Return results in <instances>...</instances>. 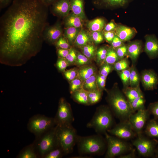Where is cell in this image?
Segmentation results:
<instances>
[{
	"label": "cell",
	"instance_id": "obj_1",
	"mask_svg": "<svg viewBox=\"0 0 158 158\" xmlns=\"http://www.w3.org/2000/svg\"><path fill=\"white\" fill-rule=\"evenodd\" d=\"M49 7L43 0H13L0 17L1 63L20 66L40 51Z\"/></svg>",
	"mask_w": 158,
	"mask_h": 158
},
{
	"label": "cell",
	"instance_id": "obj_2",
	"mask_svg": "<svg viewBox=\"0 0 158 158\" xmlns=\"http://www.w3.org/2000/svg\"><path fill=\"white\" fill-rule=\"evenodd\" d=\"M106 100L113 114L121 121L128 120L134 113L129 101L117 85L107 92Z\"/></svg>",
	"mask_w": 158,
	"mask_h": 158
},
{
	"label": "cell",
	"instance_id": "obj_3",
	"mask_svg": "<svg viewBox=\"0 0 158 158\" xmlns=\"http://www.w3.org/2000/svg\"><path fill=\"white\" fill-rule=\"evenodd\" d=\"M76 144L79 153L82 155H102L107 148L105 138L97 134L86 136L78 135Z\"/></svg>",
	"mask_w": 158,
	"mask_h": 158
},
{
	"label": "cell",
	"instance_id": "obj_4",
	"mask_svg": "<svg viewBox=\"0 0 158 158\" xmlns=\"http://www.w3.org/2000/svg\"><path fill=\"white\" fill-rule=\"evenodd\" d=\"M113 115L108 106H100L97 108L87 127L94 129L97 134H104L112 128L114 123Z\"/></svg>",
	"mask_w": 158,
	"mask_h": 158
},
{
	"label": "cell",
	"instance_id": "obj_5",
	"mask_svg": "<svg viewBox=\"0 0 158 158\" xmlns=\"http://www.w3.org/2000/svg\"><path fill=\"white\" fill-rule=\"evenodd\" d=\"M56 135L58 146L62 150L64 155L72 152L76 144L78 136L76 130L72 125L57 126Z\"/></svg>",
	"mask_w": 158,
	"mask_h": 158
},
{
	"label": "cell",
	"instance_id": "obj_6",
	"mask_svg": "<svg viewBox=\"0 0 158 158\" xmlns=\"http://www.w3.org/2000/svg\"><path fill=\"white\" fill-rule=\"evenodd\" d=\"M107 142V151L105 157L113 158L129 152L133 149L132 145L124 140L107 132L104 134Z\"/></svg>",
	"mask_w": 158,
	"mask_h": 158
},
{
	"label": "cell",
	"instance_id": "obj_7",
	"mask_svg": "<svg viewBox=\"0 0 158 158\" xmlns=\"http://www.w3.org/2000/svg\"><path fill=\"white\" fill-rule=\"evenodd\" d=\"M56 129V126L39 136L40 138L35 146L38 155L43 158L48 152L59 146Z\"/></svg>",
	"mask_w": 158,
	"mask_h": 158
},
{
	"label": "cell",
	"instance_id": "obj_8",
	"mask_svg": "<svg viewBox=\"0 0 158 158\" xmlns=\"http://www.w3.org/2000/svg\"><path fill=\"white\" fill-rule=\"evenodd\" d=\"M55 126L54 118L38 114L30 119L28 128L30 132L39 137Z\"/></svg>",
	"mask_w": 158,
	"mask_h": 158
},
{
	"label": "cell",
	"instance_id": "obj_9",
	"mask_svg": "<svg viewBox=\"0 0 158 158\" xmlns=\"http://www.w3.org/2000/svg\"><path fill=\"white\" fill-rule=\"evenodd\" d=\"M158 144V141L156 139H150L143 135L142 133L137 135L132 141L133 145L135 147L139 154L146 157L154 156Z\"/></svg>",
	"mask_w": 158,
	"mask_h": 158
},
{
	"label": "cell",
	"instance_id": "obj_10",
	"mask_svg": "<svg viewBox=\"0 0 158 158\" xmlns=\"http://www.w3.org/2000/svg\"><path fill=\"white\" fill-rule=\"evenodd\" d=\"M54 118L56 126H58L72 125L74 121L71 106L63 98L59 101L57 112Z\"/></svg>",
	"mask_w": 158,
	"mask_h": 158
},
{
	"label": "cell",
	"instance_id": "obj_11",
	"mask_svg": "<svg viewBox=\"0 0 158 158\" xmlns=\"http://www.w3.org/2000/svg\"><path fill=\"white\" fill-rule=\"evenodd\" d=\"M107 132L123 140L132 139L137 136L128 120L121 121L108 130Z\"/></svg>",
	"mask_w": 158,
	"mask_h": 158
},
{
	"label": "cell",
	"instance_id": "obj_12",
	"mask_svg": "<svg viewBox=\"0 0 158 158\" xmlns=\"http://www.w3.org/2000/svg\"><path fill=\"white\" fill-rule=\"evenodd\" d=\"M150 115L147 109L145 108L132 114L129 117L128 121L137 135L142 133Z\"/></svg>",
	"mask_w": 158,
	"mask_h": 158
},
{
	"label": "cell",
	"instance_id": "obj_13",
	"mask_svg": "<svg viewBox=\"0 0 158 158\" xmlns=\"http://www.w3.org/2000/svg\"><path fill=\"white\" fill-rule=\"evenodd\" d=\"M63 30L61 23L57 22L54 25L47 26L43 35L44 40L50 44H54L63 35Z\"/></svg>",
	"mask_w": 158,
	"mask_h": 158
},
{
	"label": "cell",
	"instance_id": "obj_14",
	"mask_svg": "<svg viewBox=\"0 0 158 158\" xmlns=\"http://www.w3.org/2000/svg\"><path fill=\"white\" fill-rule=\"evenodd\" d=\"M141 80L145 90H153L158 85V76L152 70H145L142 72Z\"/></svg>",
	"mask_w": 158,
	"mask_h": 158
},
{
	"label": "cell",
	"instance_id": "obj_15",
	"mask_svg": "<svg viewBox=\"0 0 158 158\" xmlns=\"http://www.w3.org/2000/svg\"><path fill=\"white\" fill-rule=\"evenodd\" d=\"M50 6L52 13L60 17L65 18L71 11L70 0H58Z\"/></svg>",
	"mask_w": 158,
	"mask_h": 158
},
{
	"label": "cell",
	"instance_id": "obj_16",
	"mask_svg": "<svg viewBox=\"0 0 158 158\" xmlns=\"http://www.w3.org/2000/svg\"><path fill=\"white\" fill-rule=\"evenodd\" d=\"M145 51L149 58L153 59L158 57V39L154 35L145 37Z\"/></svg>",
	"mask_w": 158,
	"mask_h": 158
},
{
	"label": "cell",
	"instance_id": "obj_17",
	"mask_svg": "<svg viewBox=\"0 0 158 158\" xmlns=\"http://www.w3.org/2000/svg\"><path fill=\"white\" fill-rule=\"evenodd\" d=\"M132 0H93L96 6L107 8H113L126 6Z\"/></svg>",
	"mask_w": 158,
	"mask_h": 158
},
{
	"label": "cell",
	"instance_id": "obj_18",
	"mask_svg": "<svg viewBox=\"0 0 158 158\" xmlns=\"http://www.w3.org/2000/svg\"><path fill=\"white\" fill-rule=\"evenodd\" d=\"M114 31L115 35L123 42L130 40L136 33L134 28L122 25H117Z\"/></svg>",
	"mask_w": 158,
	"mask_h": 158
},
{
	"label": "cell",
	"instance_id": "obj_19",
	"mask_svg": "<svg viewBox=\"0 0 158 158\" xmlns=\"http://www.w3.org/2000/svg\"><path fill=\"white\" fill-rule=\"evenodd\" d=\"M127 56L133 63L137 61L142 50V44L140 41L136 40L130 42L127 45Z\"/></svg>",
	"mask_w": 158,
	"mask_h": 158
},
{
	"label": "cell",
	"instance_id": "obj_20",
	"mask_svg": "<svg viewBox=\"0 0 158 158\" xmlns=\"http://www.w3.org/2000/svg\"><path fill=\"white\" fill-rule=\"evenodd\" d=\"M71 11L83 20L85 18L84 12V0H70Z\"/></svg>",
	"mask_w": 158,
	"mask_h": 158
},
{
	"label": "cell",
	"instance_id": "obj_21",
	"mask_svg": "<svg viewBox=\"0 0 158 158\" xmlns=\"http://www.w3.org/2000/svg\"><path fill=\"white\" fill-rule=\"evenodd\" d=\"M145 132L148 137L158 139V121L154 118L149 121L146 126Z\"/></svg>",
	"mask_w": 158,
	"mask_h": 158
},
{
	"label": "cell",
	"instance_id": "obj_22",
	"mask_svg": "<svg viewBox=\"0 0 158 158\" xmlns=\"http://www.w3.org/2000/svg\"><path fill=\"white\" fill-rule=\"evenodd\" d=\"M64 24L66 28H80L83 25V19L73 13L69 14L64 18Z\"/></svg>",
	"mask_w": 158,
	"mask_h": 158
},
{
	"label": "cell",
	"instance_id": "obj_23",
	"mask_svg": "<svg viewBox=\"0 0 158 158\" xmlns=\"http://www.w3.org/2000/svg\"><path fill=\"white\" fill-rule=\"evenodd\" d=\"M122 92L129 102L143 95L139 85L134 87L128 86L124 87Z\"/></svg>",
	"mask_w": 158,
	"mask_h": 158
},
{
	"label": "cell",
	"instance_id": "obj_24",
	"mask_svg": "<svg viewBox=\"0 0 158 158\" xmlns=\"http://www.w3.org/2000/svg\"><path fill=\"white\" fill-rule=\"evenodd\" d=\"M88 91L83 88L72 93L71 96L78 103L88 105Z\"/></svg>",
	"mask_w": 158,
	"mask_h": 158
},
{
	"label": "cell",
	"instance_id": "obj_25",
	"mask_svg": "<svg viewBox=\"0 0 158 158\" xmlns=\"http://www.w3.org/2000/svg\"><path fill=\"white\" fill-rule=\"evenodd\" d=\"M91 36L83 29L80 30L75 40V44L81 47L88 44L91 43Z\"/></svg>",
	"mask_w": 158,
	"mask_h": 158
},
{
	"label": "cell",
	"instance_id": "obj_26",
	"mask_svg": "<svg viewBox=\"0 0 158 158\" xmlns=\"http://www.w3.org/2000/svg\"><path fill=\"white\" fill-rule=\"evenodd\" d=\"M105 24L104 20L98 18L89 21L87 24V27L91 32L101 31L104 28Z\"/></svg>",
	"mask_w": 158,
	"mask_h": 158
},
{
	"label": "cell",
	"instance_id": "obj_27",
	"mask_svg": "<svg viewBox=\"0 0 158 158\" xmlns=\"http://www.w3.org/2000/svg\"><path fill=\"white\" fill-rule=\"evenodd\" d=\"M95 68L92 66L85 65L82 66L78 70V76L84 81L95 73Z\"/></svg>",
	"mask_w": 158,
	"mask_h": 158
},
{
	"label": "cell",
	"instance_id": "obj_28",
	"mask_svg": "<svg viewBox=\"0 0 158 158\" xmlns=\"http://www.w3.org/2000/svg\"><path fill=\"white\" fill-rule=\"evenodd\" d=\"M38 155L34 145L32 144L25 147L17 156L18 158H36Z\"/></svg>",
	"mask_w": 158,
	"mask_h": 158
},
{
	"label": "cell",
	"instance_id": "obj_29",
	"mask_svg": "<svg viewBox=\"0 0 158 158\" xmlns=\"http://www.w3.org/2000/svg\"><path fill=\"white\" fill-rule=\"evenodd\" d=\"M80 30V28L73 27L66 28L63 35L67 40L69 43L71 44L74 43Z\"/></svg>",
	"mask_w": 158,
	"mask_h": 158
},
{
	"label": "cell",
	"instance_id": "obj_30",
	"mask_svg": "<svg viewBox=\"0 0 158 158\" xmlns=\"http://www.w3.org/2000/svg\"><path fill=\"white\" fill-rule=\"evenodd\" d=\"M102 91L99 88L88 91V105L96 104L100 100L102 95Z\"/></svg>",
	"mask_w": 158,
	"mask_h": 158
},
{
	"label": "cell",
	"instance_id": "obj_31",
	"mask_svg": "<svg viewBox=\"0 0 158 158\" xmlns=\"http://www.w3.org/2000/svg\"><path fill=\"white\" fill-rule=\"evenodd\" d=\"M145 99L143 95L129 102L133 113L145 108Z\"/></svg>",
	"mask_w": 158,
	"mask_h": 158
},
{
	"label": "cell",
	"instance_id": "obj_32",
	"mask_svg": "<svg viewBox=\"0 0 158 158\" xmlns=\"http://www.w3.org/2000/svg\"><path fill=\"white\" fill-rule=\"evenodd\" d=\"M141 77L135 67L132 65L130 68L129 85L132 87L139 85Z\"/></svg>",
	"mask_w": 158,
	"mask_h": 158
},
{
	"label": "cell",
	"instance_id": "obj_33",
	"mask_svg": "<svg viewBox=\"0 0 158 158\" xmlns=\"http://www.w3.org/2000/svg\"><path fill=\"white\" fill-rule=\"evenodd\" d=\"M97 76L95 73L86 79L84 82L83 88L88 91L99 88L97 82Z\"/></svg>",
	"mask_w": 158,
	"mask_h": 158
},
{
	"label": "cell",
	"instance_id": "obj_34",
	"mask_svg": "<svg viewBox=\"0 0 158 158\" xmlns=\"http://www.w3.org/2000/svg\"><path fill=\"white\" fill-rule=\"evenodd\" d=\"M119 60L115 50L112 47H109L107 56L103 63L113 65Z\"/></svg>",
	"mask_w": 158,
	"mask_h": 158
},
{
	"label": "cell",
	"instance_id": "obj_35",
	"mask_svg": "<svg viewBox=\"0 0 158 158\" xmlns=\"http://www.w3.org/2000/svg\"><path fill=\"white\" fill-rule=\"evenodd\" d=\"M84 55L90 59H93L96 56L97 49L95 46L91 43L81 47Z\"/></svg>",
	"mask_w": 158,
	"mask_h": 158
},
{
	"label": "cell",
	"instance_id": "obj_36",
	"mask_svg": "<svg viewBox=\"0 0 158 158\" xmlns=\"http://www.w3.org/2000/svg\"><path fill=\"white\" fill-rule=\"evenodd\" d=\"M109 47L103 46L99 48L97 51L96 57L97 62L102 65L106 58Z\"/></svg>",
	"mask_w": 158,
	"mask_h": 158
},
{
	"label": "cell",
	"instance_id": "obj_37",
	"mask_svg": "<svg viewBox=\"0 0 158 158\" xmlns=\"http://www.w3.org/2000/svg\"><path fill=\"white\" fill-rule=\"evenodd\" d=\"M84 82L78 76L70 82V91L71 94L83 88Z\"/></svg>",
	"mask_w": 158,
	"mask_h": 158
},
{
	"label": "cell",
	"instance_id": "obj_38",
	"mask_svg": "<svg viewBox=\"0 0 158 158\" xmlns=\"http://www.w3.org/2000/svg\"><path fill=\"white\" fill-rule=\"evenodd\" d=\"M113 66L114 70L121 71L129 68V62L126 58H124L115 63Z\"/></svg>",
	"mask_w": 158,
	"mask_h": 158
},
{
	"label": "cell",
	"instance_id": "obj_39",
	"mask_svg": "<svg viewBox=\"0 0 158 158\" xmlns=\"http://www.w3.org/2000/svg\"><path fill=\"white\" fill-rule=\"evenodd\" d=\"M118 72L123 85L124 87H128L129 85L130 68Z\"/></svg>",
	"mask_w": 158,
	"mask_h": 158
},
{
	"label": "cell",
	"instance_id": "obj_40",
	"mask_svg": "<svg viewBox=\"0 0 158 158\" xmlns=\"http://www.w3.org/2000/svg\"><path fill=\"white\" fill-rule=\"evenodd\" d=\"M64 155L63 151L59 146L52 150L43 157L44 158H60Z\"/></svg>",
	"mask_w": 158,
	"mask_h": 158
},
{
	"label": "cell",
	"instance_id": "obj_41",
	"mask_svg": "<svg viewBox=\"0 0 158 158\" xmlns=\"http://www.w3.org/2000/svg\"><path fill=\"white\" fill-rule=\"evenodd\" d=\"M63 73L65 78L70 82L78 76V70L76 68L65 70Z\"/></svg>",
	"mask_w": 158,
	"mask_h": 158
},
{
	"label": "cell",
	"instance_id": "obj_42",
	"mask_svg": "<svg viewBox=\"0 0 158 158\" xmlns=\"http://www.w3.org/2000/svg\"><path fill=\"white\" fill-rule=\"evenodd\" d=\"M55 45L57 49H70L71 48L68 40L63 35L58 40Z\"/></svg>",
	"mask_w": 158,
	"mask_h": 158
},
{
	"label": "cell",
	"instance_id": "obj_43",
	"mask_svg": "<svg viewBox=\"0 0 158 158\" xmlns=\"http://www.w3.org/2000/svg\"><path fill=\"white\" fill-rule=\"evenodd\" d=\"M56 65L58 70L63 72L70 64L65 58L58 57Z\"/></svg>",
	"mask_w": 158,
	"mask_h": 158
},
{
	"label": "cell",
	"instance_id": "obj_44",
	"mask_svg": "<svg viewBox=\"0 0 158 158\" xmlns=\"http://www.w3.org/2000/svg\"><path fill=\"white\" fill-rule=\"evenodd\" d=\"M90 59L83 54L80 52L77 53V58L75 64L79 66H82L88 64Z\"/></svg>",
	"mask_w": 158,
	"mask_h": 158
},
{
	"label": "cell",
	"instance_id": "obj_45",
	"mask_svg": "<svg viewBox=\"0 0 158 158\" xmlns=\"http://www.w3.org/2000/svg\"><path fill=\"white\" fill-rule=\"evenodd\" d=\"M90 36L92 40L97 44L102 42L104 39L103 33L101 31L92 32Z\"/></svg>",
	"mask_w": 158,
	"mask_h": 158
},
{
	"label": "cell",
	"instance_id": "obj_46",
	"mask_svg": "<svg viewBox=\"0 0 158 158\" xmlns=\"http://www.w3.org/2000/svg\"><path fill=\"white\" fill-rule=\"evenodd\" d=\"M77 58V53L75 50L71 47L68 54L65 58L70 65L75 64Z\"/></svg>",
	"mask_w": 158,
	"mask_h": 158
},
{
	"label": "cell",
	"instance_id": "obj_47",
	"mask_svg": "<svg viewBox=\"0 0 158 158\" xmlns=\"http://www.w3.org/2000/svg\"><path fill=\"white\" fill-rule=\"evenodd\" d=\"M147 109L154 118L158 121V101L150 103Z\"/></svg>",
	"mask_w": 158,
	"mask_h": 158
},
{
	"label": "cell",
	"instance_id": "obj_48",
	"mask_svg": "<svg viewBox=\"0 0 158 158\" xmlns=\"http://www.w3.org/2000/svg\"><path fill=\"white\" fill-rule=\"evenodd\" d=\"M114 69L112 65L107 63L102 65L99 71V74L107 77L109 74Z\"/></svg>",
	"mask_w": 158,
	"mask_h": 158
},
{
	"label": "cell",
	"instance_id": "obj_49",
	"mask_svg": "<svg viewBox=\"0 0 158 158\" xmlns=\"http://www.w3.org/2000/svg\"><path fill=\"white\" fill-rule=\"evenodd\" d=\"M115 50L119 60L124 58L125 56H127V45L124 44Z\"/></svg>",
	"mask_w": 158,
	"mask_h": 158
},
{
	"label": "cell",
	"instance_id": "obj_50",
	"mask_svg": "<svg viewBox=\"0 0 158 158\" xmlns=\"http://www.w3.org/2000/svg\"><path fill=\"white\" fill-rule=\"evenodd\" d=\"M107 77L100 74L97 76V82L98 88L102 90L105 89Z\"/></svg>",
	"mask_w": 158,
	"mask_h": 158
},
{
	"label": "cell",
	"instance_id": "obj_51",
	"mask_svg": "<svg viewBox=\"0 0 158 158\" xmlns=\"http://www.w3.org/2000/svg\"><path fill=\"white\" fill-rule=\"evenodd\" d=\"M123 42L117 36L115 35L111 43V47L115 49H116L124 44Z\"/></svg>",
	"mask_w": 158,
	"mask_h": 158
},
{
	"label": "cell",
	"instance_id": "obj_52",
	"mask_svg": "<svg viewBox=\"0 0 158 158\" xmlns=\"http://www.w3.org/2000/svg\"><path fill=\"white\" fill-rule=\"evenodd\" d=\"M103 33L104 39L110 43H111L116 35L114 31H104Z\"/></svg>",
	"mask_w": 158,
	"mask_h": 158
},
{
	"label": "cell",
	"instance_id": "obj_53",
	"mask_svg": "<svg viewBox=\"0 0 158 158\" xmlns=\"http://www.w3.org/2000/svg\"><path fill=\"white\" fill-rule=\"evenodd\" d=\"M58 57L65 58L69 53L70 49L61 48L57 49Z\"/></svg>",
	"mask_w": 158,
	"mask_h": 158
},
{
	"label": "cell",
	"instance_id": "obj_54",
	"mask_svg": "<svg viewBox=\"0 0 158 158\" xmlns=\"http://www.w3.org/2000/svg\"><path fill=\"white\" fill-rule=\"evenodd\" d=\"M117 25L112 21H111L104 27V31H114Z\"/></svg>",
	"mask_w": 158,
	"mask_h": 158
},
{
	"label": "cell",
	"instance_id": "obj_55",
	"mask_svg": "<svg viewBox=\"0 0 158 158\" xmlns=\"http://www.w3.org/2000/svg\"><path fill=\"white\" fill-rule=\"evenodd\" d=\"M135 153V150L133 149L129 153L124 154L118 157L119 158H135L137 157Z\"/></svg>",
	"mask_w": 158,
	"mask_h": 158
},
{
	"label": "cell",
	"instance_id": "obj_56",
	"mask_svg": "<svg viewBox=\"0 0 158 158\" xmlns=\"http://www.w3.org/2000/svg\"><path fill=\"white\" fill-rule=\"evenodd\" d=\"M13 0H0V10L4 8L11 4Z\"/></svg>",
	"mask_w": 158,
	"mask_h": 158
},
{
	"label": "cell",
	"instance_id": "obj_57",
	"mask_svg": "<svg viewBox=\"0 0 158 158\" xmlns=\"http://www.w3.org/2000/svg\"><path fill=\"white\" fill-rule=\"evenodd\" d=\"M58 0H43L44 3L48 6H49Z\"/></svg>",
	"mask_w": 158,
	"mask_h": 158
},
{
	"label": "cell",
	"instance_id": "obj_58",
	"mask_svg": "<svg viewBox=\"0 0 158 158\" xmlns=\"http://www.w3.org/2000/svg\"><path fill=\"white\" fill-rule=\"evenodd\" d=\"M155 157L156 158H158V144L157 146L156 150H155Z\"/></svg>",
	"mask_w": 158,
	"mask_h": 158
}]
</instances>
